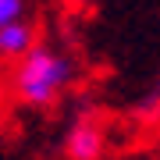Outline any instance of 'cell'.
<instances>
[{"instance_id": "6da1fadb", "label": "cell", "mask_w": 160, "mask_h": 160, "mask_svg": "<svg viewBox=\"0 0 160 160\" xmlns=\"http://www.w3.org/2000/svg\"><path fill=\"white\" fill-rule=\"evenodd\" d=\"M75 75H78V64H75L71 53L57 50V46H43L36 43L25 57L14 61L11 71V92L18 103L25 107H53L64 92L71 89Z\"/></svg>"}, {"instance_id": "7a4b0ae2", "label": "cell", "mask_w": 160, "mask_h": 160, "mask_svg": "<svg viewBox=\"0 0 160 160\" xmlns=\"http://www.w3.org/2000/svg\"><path fill=\"white\" fill-rule=\"evenodd\" d=\"M61 153H64V160H107V153H110L107 125L92 110H78L71 118V125L64 128Z\"/></svg>"}, {"instance_id": "3957f363", "label": "cell", "mask_w": 160, "mask_h": 160, "mask_svg": "<svg viewBox=\"0 0 160 160\" xmlns=\"http://www.w3.org/2000/svg\"><path fill=\"white\" fill-rule=\"evenodd\" d=\"M36 39H39V32H36V25L29 22V18H14V22L0 25V57L4 61H18L25 57V53L36 46Z\"/></svg>"}, {"instance_id": "277c9868", "label": "cell", "mask_w": 160, "mask_h": 160, "mask_svg": "<svg viewBox=\"0 0 160 160\" xmlns=\"http://www.w3.org/2000/svg\"><path fill=\"white\" fill-rule=\"evenodd\" d=\"M135 118L146 121V125H160V75L153 78V86L139 96V103H135Z\"/></svg>"}, {"instance_id": "5b68a950", "label": "cell", "mask_w": 160, "mask_h": 160, "mask_svg": "<svg viewBox=\"0 0 160 160\" xmlns=\"http://www.w3.org/2000/svg\"><path fill=\"white\" fill-rule=\"evenodd\" d=\"M22 14H25V0H0V25L14 22Z\"/></svg>"}, {"instance_id": "8992f818", "label": "cell", "mask_w": 160, "mask_h": 160, "mask_svg": "<svg viewBox=\"0 0 160 160\" xmlns=\"http://www.w3.org/2000/svg\"><path fill=\"white\" fill-rule=\"evenodd\" d=\"M68 4L75 7V11H89V7H96L100 0H68Z\"/></svg>"}, {"instance_id": "52a82bcc", "label": "cell", "mask_w": 160, "mask_h": 160, "mask_svg": "<svg viewBox=\"0 0 160 160\" xmlns=\"http://www.w3.org/2000/svg\"><path fill=\"white\" fill-rule=\"evenodd\" d=\"M121 160H157V157H149V153H132V157H121Z\"/></svg>"}]
</instances>
